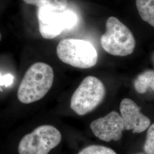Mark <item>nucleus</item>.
I'll use <instances>...</instances> for the list:
<instances>
[{"instance_id":"nucleus-1","label":"nucleus","mask_w":154,"mask_h":154,"mask_svg":"<svg viewBox=\"0 0 154 154\" xmlns=\"http://www.w3.org/2000/svg\"><path fill=\"white\" fill-rule=\"evenodd\" d=\"M54 76L49 65L44 62L33 64L25 72L18 89L20 102L30 104L43 98L53 85Z\"/></svg>"},{"instance_id":"nucleus-2","label":"nucleus","mask_w":154,"mask_h":154,"mask_svg":"<svg viewBox=\"0 0 154 154\" xmlns=\"http://www.w3.org/2000/svg\"><path fill=\"white\" fill-rule=\"evenodd\" d=\"M57 54L63 63L80 69L92 67L98 61V53L93 45L82 39L61 40L57 46Z\"/></svg>"},{"instance_id":"nucleus-3","label":"nucleus","mask_w":154,"mask_h":154,"mask_svg":"<svg viewBox=\"0 0 154 154\" xmlns=\"http://www.w3.org/2000/svg\"><path fill=\"white\" fill-rule=\"evenodd\" d=\"M106 30L101 37L103 49L110 54L127 56L132 54L135 40L130 29L114 17H109L106 24Z\"/></svg>"},{"instance_id":"nucleus-4","label":"nucleus","mask_w":154,"mask_h":154,"mask_svg":"<svg viewBox=\"0 0 154 154\" xmlns=\"http://www.w3.org/2000/svg\"><path fill=\"white\" fill-rule=\"evenodd\" d=\"M105 93V86L98 78L86 77L72 95L70 108L78 116L86 115L102 102Z\"/></svg>"},{"instance_id":"nucleus-5","label":"nucleus","mask_w":154,"mask_h":154,"mask_svg":"<svg viewBox=\"0 0 154 154\" xmlns=\"http://www.w3.org/2000/svg\"><path fill=\"white\" fill-rule=\"evenodd\" d=\"M62 140L61 133L51 125H42L25 135L20 140L19 154H48Z\"/></svg>"},{"instance_id":"nucleus-6","label":"nucleus","mask_w":154,"mask_h":154,"mask_svg":"<svg viewBox=\"0 0 154 154\" xmlns=\"http://www.w3.org/2000/svg\"><path fill=\"white\" fill-rule=\"evenodd\" d=\"M39 31L43 38L53 39L63 30L74 27L78 18L75 13L70 11H58L48 7L38 9Z\"/></svg>"},{"instance_id":"nucleus-7","label":"nucleus","mask_w":154,"mask_h":154,"mask_svg":"<svg viewBox=\"0 0 154 154\" xmlns=\"http://www.w3.org/2000/svg\"><path fill=\"white\" fill-rule=\"evenodd\" d=\"M90 127L96 137L107 142L119 140L125 130L121 116L114 111L93 121Z\"/></svg>"},{"instance_id":"nucleus-8","label":"nucleus","mask_w":154,"mask_h":154,"mask_svg":"<svg viewBox=\"0 0 154 154\" xmlns=\"http://www.w3.org/2000/svg\"><path fill=\"white\" fill-rule=\"evenodd\" d=\"M120 111L125 129L140 133L146 130L150 125L149 118L144 116L137 105L131 99H123L120 104Z\"/></svg>"},{"instance_id":"nucleus-9","label":"nucleus","mask_w":154,"mask_h":154,"mask_svg":"<svg viewBox=\"0 0 154 154\" xmlns=\"http://www.w3.org/2000/svg\"><path fill=\"white\" fill-rule=\"evenodd\" d=\"M136 6L143 21L154 27V0H136Z\"/></svg>"},{"instance_id":"nucleus-10","label":"nucleus","mask_w":154,"mask_h":154,"mask_svg":"<svg viewBox=\"0 0 154 154\" xmlns=\"http://www.w3.org/2000/svg\"><path fill=\"white\" fill-rule=\"evenodd\" d=\"M134 86L139 93H146L149 88L154 91V71H146L139 75L134 82Z\"/></svg>"},{"instance_id":"nucleus-11","label":"nucleus","mask_w":154,"mask_h":154,"mask_svg":"<svg viewBox=\"0 0 154 154\" xmlns=\"http://www.w3.org/2000/svg\"><path fill=\"white\" fill-rule=\"evenodd\" d=\"M26 4L35 5L38 8L48 7L58 11H65L67 5V0H23Z\"/></svg>"},{"instance_id":"nucleus-12","label":"nucleus","mask_w":154,"mask_h":154,"mask_svg":"<svg viewBox=\"0 0 154 154\" xmlns=\"http://www.w3.org/2000/svg\"><path fill=\"white\" fill-rule=\"evenodd\" d=\"M78 154H117L110 148L100 145H91L83 149Z\"/></svg>"},{"instance_id":"nucleus-13","label":"nucleus","mask_w":154,"mask_h":154,"mask_svg":"<svg viewBox=\"0 0 154 154\" xmlns=\"http://www.w3.org/2000/svg\"><path fill=\"white\" fill-rule=\"evenodd\" d=\"M144 149L147 154H154V124L148 130Z\"/></svg>"},{"instance_id":"nucleus-14","label":"nucleus","mask_w":154,"mask_h":154,"mask_svg":"<svg viewBox=\"0 0 154 154\" xmlns=\"http://www.w3.org/2000/svg\"><path fill=\"white\" fill-rule=\"evenodd\" d=\"M13 77L11 74H6L5 75L1 77V85H4L5 86H8L11 85L13 83Z\"/></svg>"},{"instance_id":"nucleus-15","label":"nucleus","mask_w":154,"mask_h":154,"mask_svg":"<svg viewBox=\"0 0 154 154\" xmlns=\"http://www.w3.org/2000/svg\"><path fill=\"white\" fill-rule=\"evenodd\" d=\"M152 61H153V62H154V54H153V55H152Z\"/></svg>"},{"instance_id":"nucleus-16","label":"nucleus","mask_w":154,"mask_h":154,"mask_svg":"<svg viewBox=\"0 0 154 154\" xmlns=\"http://www.w3.org/2000/svg\"><path fill=\"white\" fill-rule=\"evenodd\" d=\"M142 154V153H140V154Z\"/></svg>"}]
</instances>
